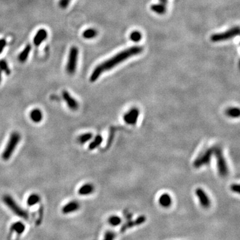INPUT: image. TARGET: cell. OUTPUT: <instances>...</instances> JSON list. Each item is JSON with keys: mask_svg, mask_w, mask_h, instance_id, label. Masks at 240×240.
<instances>
[{"mask_svg": "<svg viewBox=\"0 0 240 240\" xmlns=\"http://www.w3.org/2000/svg\"><path fill=\"white\" fill-rule=\"evenodd\" d=\"M139 115V110L136 108H132L124 115L123 120L127 124L135 125L137 122Z\"/></svg>", "mask_w": 240, "mask_h": 240, "instance_id": "cell-9", "label": "cell"}, {"mask_svg": "<svg viewBox=\"0 0 240 240\" xmlns=\"http://www.w3.org/2000/svg\"><path fill=\"white\" fill-rule=\"evenodd\" d=\"M225 113L226 115L228 116V117L232 118H237L239 117V109L237 108H228L225 111Z\"/></svg>", "mask_w": 240, "mask_h": 240, "instance_id": "cell-22", "label": "cell"}, {"mask_svg": "<svg viewBox=\"0 0 240 240\" xmlns=\"http://www.w3.org/2000/svg\"><path fill=\"white\" fill-rule=\"evenodd\" d=\"M158 202L161 207L168 208L171 205L172 199L168 193H164L159 197Z\"/></svg>", "mask_w": 240, "mask_h": 240, "instance_id": "cell-14", "label": "cell"}, {"mask_svg": "<svg viewBox=\"0 0 240 240\" xmlns=\"http://www.w3.org/2000/svg\"><path fill=\"white\" fill-rule=\"evenodd\" d=\"M20 139L21 135L18 132H15L11 133L6 148H5L3 153H2V158H3L4 160L8 161L10 158L13 153L15 151L17 146H18L19 142H20Z\"/></svg>", "mask_w": 240, "mask_h": 240, "instance_id": "cell-3", "label": "cell"}, {"mask_svg": "<svg viewBox=\"0 0 240 240\" xmlns=\"http://www.w3.org/2000/svg\"><path fill=\"white\" fill-rule=\"evenodd\" d=\"M143 51H144V48L142 46H132L119 52L114 56L98 65L92 72L89 80L91 82L97 81L103 73L110 71L113 67L120 64L121 63L125 62L130 57L140 54Z\"/></svg>", "mask_w": 240, "mask_h": 240, "instance_id": "cell-1", "label": "cell"}, {"mask_svg": "<svg viewBox=\"0 0 240 240\" xmlns=\"http://www.w3.org/2000/svg\"><path fill=\"white\" fill-rule=\"evenodd\" d=\"M31 47L30 45H28L25 46V47L24 48V50L20 53V54L19 55L18 59L20 62H25L27 59H28V57L30 55V53L31 52Z\"/></svg>", "mask_w": 240, "mask_h": 240, "instance_id": "cell-18", "label": "cell"}, {"mask_svg": "<svg viewBox=\"0 0 240 240\" xmlns=\"http://www.w3.org/2000/svg\"><path fill=\"white\" fill-rule=\"evenodd\" d=\"M151 9L155 13L162 15V14H164L166 12L167 6H163V5L160 4H153L151 6Z\"/></svg>", "mask_w": 240, "mask_h": 240, "instance_id": "cell-20", "label": "cell"}, {"mask_svg": "<svg viewBox=\"0 0 240 240\" xmlns=\"http://www.w3.org/2000/svg\"><path fill=\"white\" fill-rule=\"evenodd\" d=\"M79 207L80 205L78 202L76 201H72L64 205L62 211L64 214H69V213L76 212L79 209Z\"/></svg>", "mask_w": 240, "mask_h": 240, "instance_id": "cell-11", "label": "cell"}, {"mask_svg": "<svg viewBox=\"0 0 240 240\" xmlns=\"http://www.w3.org/2000/svg\"><path fill=\"white\" fill-rule=\"evenodd\" d=\"M0 70L4 72L7 75H9L11 73L8 63L6 62V61H5V60H1L0 61Z\"/></svg>", "mask_w": 240, "mask_h": 240, "instance_id": "cell-26", "label": "cell"}, {"mask_svg": "<svg viewBox=\"0 0 240 240\" xmlns=\"http://www.w3.org/2000/svg\"><path fill=\"white\" fill-rule=\"evenodd\" d=\"M231 190L235 193H239V184H233L231 187Z\"/></svg>", "mask_w": 240, "mask_h": 240, "instance_id": "cell-31", "label": "cell"}, {"mask_svg": "<svg viewBox=\"0 0 240 240\" xmlns=\"http://www.w3.org/2000/svg\"><path fill=\"white\" fill-rule=\"evenodd\" d=\"M31 120L35 123H39L42 120L43 113L39 109H34L30 112Z\"/></svg>", "mask_w": 240, "mask_h": 240, "instance_id": "cell-15", "label": "cell"}, {"mask_svg": "<svg viewBox=\"0 0 240 240\" xmlns=\"http://www.w3.org/2000/svg\"><path fill=\"white\" fill-rule=\"evenodd\" d=\"M47 37V32L44 29H40L33 38V43L35 46H39L42 44L43 41L46 40Z\"/></svg>", "mask_w": 240, "mask_h": 240, "instance_id": "cell-12", "label": "cell"}, {"mask_svg": "<svg viewBox=\"0 0 240 240\" xmlns=\"http://www.w3.org/2000/svg\"><path fill=\"white\" fill-rule=\"evenodd\" d=\"M159 4L163 5V6H167V4H168V0H159Z\"/></svg>", "mask_w": 240, "mask_h": 240, "instance_id": "cell-32", "label": "cell"}, {"mask_svg": "<svg viewBox=\"0 0 240 240\" xmlns=\"http://www.w3.org/2000/svg\"><path fill=\"white\" fill-rule=\"evenodd\" d=\"M3 201L5 204L8 206L9 209L15 213L16 215L20 217H22L25 219H28V213L23 209H22L10 195H4L3 198Z\"/></svg>", "mask_w": 240, "mask_h": 240, "instance_id": "cell-4", "label": "cell"}, {"mask_svg": "<svg viewBox=\"0 0 240 240\" xmlns=\"http://www.w3.org/2000/svg\"><path fill=\"white\" fill-rule=\"evenodd\" d=\"M103 142V137L100 135H96L94 138L93 141H92L89 145V149L90 150L95 149L97 147H98L99 145H101V143Z\"/></svg>", "mask_w": 240, "mask_h": 240, "instance_id": "cell-19", "label": "cell"}, {"mask_svg": "<svg viewBox=\"0 0 240 240\" xmlns=\"http://www.w3.org/2000/svg\"><path fill=\"white\" fill-rule=\"evenodd\" d=\"M239 33V28L238 26L233 27L229 30L224 31V32L215 33L211 36V41L213 42H221L224 41H227L236 37Z\"/></svg>", "mask_w": 240, "mask_h": 240, "instance_id": "cell-5", "label": "cell"}, {"mask_svg": "<svg viewBox=\"0 0 240 240\" xmlns=\"http://www.w3.org/2000/svg\"><path fill=\"white\" fill-rule=\"evenodd\" d=\"M62 97L66 102L67 106L72 110H77L79 108V103L75 98H73L69 92L64 90L62 92Z\"/></svg>", "mask_w": 240, "mask_h": 240, "instance_id": "cell-10", "label": "cell"}, {"mask_svg": "<svg viewBox=\"0 0 240 240\" xmlns=\"http://www.w3.org/2000/svg\"><path fill=\"white\" fill-rule=\"evenodd\" d=\"M6 40L5 39H1L0 40V54H1V52H3V50L4 49V47H6Z\"/></svg>", "mask_w": 240, "mask_h": 240, "instance_id": "cell-30", "label": "cell"}, {"mask_svg": "<svg viewBox=\"0 0 240 240\" xmlns=\"http://www.w3.org/2000/svg\"><path fill=\"white\" fill-rule=\"evenodd\" d=\"M213 154L215 155V159H216L218 173L220 176L223 177V178L227 177L229 173V169L224 154H223L222 147L218 145L213 147Z\"/></svg>", "mask_w": 240, "mask_h": 240, "instance_id": "cell-2", "label": "cell"}, {"mask_svg": "<svg viewBox=\"0 0 240 240\" xmlns=\"http://www.w3.org/2000/svg\"><path fill=\"white\" fill-rule=\"evenodd\" d=\"M146 220V218L144 215H142V216H139V217H137L135 221H130L128 222L127 224H126L124 227H123V229H127V228H130V227H134L135 225H139L142 224L143 223H144Z\"/></svg>", "mask_w": 240, "mask_h": 240, "instance_id": "cell-16", "label": "cell"}, {"mask_svg": "<svg viewBox=\"0 0 240 240\" xmlns=\"http://www.w3.org/2000/svg\"><path fill=\"white\" fill-rule=\"evenodd\" d=\"M25 229V226L22 222H17L12 224L11 226V230L13 232H16L18 234H23Z\"/></svg>", "mask_w": 240, "mask_h": 240, "instance_id": "cell-17", "label": "cell"}, {"mask_svg": "<svg viewBox=\"0 0 240 240\" xmlns=\"http://www.w3.org/2000/svg\"><path fill=\"white\" fill-rule=\"evenodd\" d=\"M72 0H59V6L62 9H65L67 8V7L70 4Z\"/></svg>", "mask_w": 240, "mask_h": 240, "instance_id": "cell-28", "label": "cell"}, {"mask_svg": "<svg viewBox=\"0 0 240 240\" xmlns=\"http://www.w3.org/2000/svg\"><path fill=\"white\" fill-rule=\"evenodd\" d=\"M40 195L34 193V194H31L29 196L28 200H27V203H28V205L29 206H33L38 203L40 202Z\"/></svg>", "mask_w": 240, "mask_h": 240, "instance_id": "cell-24", "label": "cell"}, {"mask_svg": "<svg viewBox=\"0 0 240 240\" xmlns=\"http://www.w3.org/2000/svg\"><path fill=\"white\" fill-rule=\"evenodd\" d=\"M78 54V48L76 47V46L72 47L69 52L68 60H67V64L66 66L67 72L70 75L74 74L76 72Z\"/></svg>", "mask_w": 240, "mask_h": 240, "instance_id": "cell-6", "label": "cell"}, {"mask_svg": "<svg viewBox=\"0 0 240 240\" xmlns=\"http://www.w3.org/2000/svg\"><path fill=\"white\" fill-rule=\"evenodd\" d=\"M1 71L0 70V83H1Z\"/></svg>", "mask_w": 240, "mask_h": 240, "instance_id": "cell-33", "label": "cell"}, {"mask_svg": "<svg viewBox=\"0 0 240 240\" xmlns=\"http://www.w3.org/2000/svg\"><path fill=\"white\" fill-rule=\"evenodd\" d=\"M94 190H95V188L93 184L86 183L79 189L78 193L81 195H88L91 194L94 191Z\"/></svg>", "mask_w": 240, "mask_h": 240, "instance_id": "cell-13", "label": "cell"}, {"mask_svg": "<svg viewBox=\"0 0 240 240\" xmlns=\"http://www.w3.org/2000/svg\"><path fill=\"white\" fill-rule=\"evenodd\" d=\"M98 35V31L96 30L95 29L89 28L88 30H85L83 32V37L87 40H90V39H93Z\"/></svg>", "mask_w": 240, "mask_h": 240, "instance_id": "cell-21", "label": "cell"}, {"mask_svg": "<svg viewBox=\"0 0 240 240\" xmlns=\"http://www.w3.org/2000/svg\"><path fill=\"white\" fill-rule=\"evenodd\" d=\"M92 137H93V134H92L91 133H84V134H82L80 135V136L78 137V140L79 143L80 144H85V143H87L88 142H89V140H91L92 139Z\"/></svg>", "mask_w": 240, "mask_h": 240, "instance_id": "cell-25", "label": "cell"}, {"mask_svg": "<svg viewBox=\"0 0 240 240\" xmlns=\"http://www.w3.org/2000/svg\"><path fill=\"white\" fill-rule=\"evenodd\" d=\"M195 195L199 200L201 206L205 209H207L211 206V200L209 196L205 191L202 188H198L195 190Z\"/></svg>", "mask_w": 240, "mask_h": 240, "instance_id": "cell-8", "label": "cell"}, {"mask_svg": "<svg viewBox=\"0 0 240 240\" xmlns=\"http://www.w3.org/2000/svg\"><path fill=\"white\" fill-rule=\"evenodd\" d=\"M213 155V147L207 149L205 152L203 153V154L199 156L193 162V166L195 168H200L201 167L205 165H207L210 163L211 159Z\"/></svg>", "mask_w": 240, "mask_h": 240, "instance_id": "cell-7", "label": "cell"}, {"mask_svg": "<svg viewBox=\"0 0 240 240\" xmlns=\"http://www.w3.org/2000/svg\"><path fill=\"white\" fill-rule=\"evenodd\" d=\"M122 218L118 215H111L108 219V223L110 225L113 227H116L122 224Z\"/></svg>", "mask_w": 240, "mask_h": 240, "instance_id": "cell-23", "label": "cell"}, {"mask_svg": "<svg viewBox=\"0 0 240 240\" xmlns=\"http://www.w3.org/2000/svg\"><path fill=\"white\" fill-rule=\"evenodd\" d=\"M131 40L134 42H137L141 40L142 39V33L138 31H134L130 34Z\"/></svg>", "mask_w": 240, "mask_h": 240, "instance_id": "cell-27", "label": "cell"}, {"mask_svg": "<svg viewBox=\"0 0 240 240\" xmlns=\"http://www.w3.org/2000/svg\"><path fill=\"white\" fill-rule=\"evenodd\" d=\"M115 238V234L111 232H108L105 235L103 240H113Z\"/></svg>", "mask_w": 240, "mask_h": 240, "instance_id": "cell-29", "label": "cell"}]
</instances>
